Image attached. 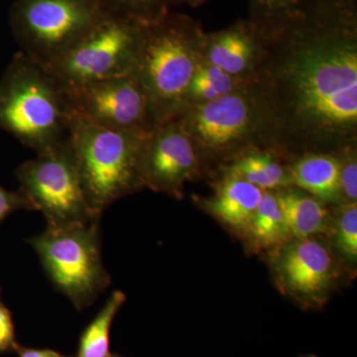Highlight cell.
<instances>
[{"label":"cell","mask_w":357,"mask_h":357,"mask_svg":"<svg viewBox=\"0 0 357 357\" xmlns=\"http://www.w3.org/2000/svg\"><path fill=\"white\" fill-rule=\"evenodd\" d=\"M262 31L251 84L276 151L290 158L357 144V0H305Z\"/></svg>","instance_id":"cell-1"},{"label":"cell","mask_w":357,"mask_h":357,"mask_svg":"<svg viewBox=\"0 0 357 357\" xmlns=\"http://www.w3.org/2000/svg\"><path fill=\"white\" fill-rule=\"evenodd\" d=\"M203 25L184 14L167 13L143 23L132 74L146 95L154 126L187 109L192 77L203 60Z\"/></svg>","instance_id":"cell-2"},{"label":"cell","mask_w":357,"mask_h":357,"mask_svg":"<svg viewBox=\"0 0 357 357\" xmlns=\"http://www.w3.org/2000/svg\"><path fill=\"white\" fill-rule=\"evenodd\" d=\"M70 126L65 89L45 66L16 54L0 79V128L40 153L65 142Z\"/></svg>","instance_id":"cell-3"},{"label":"cell","mask_w":357,"mask_h":357,"mask_svg":"<svg viewBox=\"0 0 357 357\" xmlns=\"http://www.w3.org/2000/svg\"><path fill=\"white\" fill-rule=\"evenodd\" d=\"M149 130H121L70 121L68 143L89 208L98 220L115 202L144 188L139 156Z\"/></svg>","instance_id":"cell-4"},{"label":"cell","mask_w":357,"mask_h":357,"mask_svg":"<svg viewBox=\"0 0 357 357\" xmlns=\"http://www.w3.org/2000/svg\"><path fill=\"white\" fill-rule=\"evenodd\" d=\"M176 119L194 143L202 165L208 160L229 163L252 149L277 152L251 83L218 100L192 105Z\"/></svg>","instance_id":"cell-5"},{"label":"cell","mask_w":357,"mask_h":357,"mask_svg":"<svg viewBox=\"0 0 357 357\" xmlns=\"http://www.w3.org/2000/svg\"><path fill=\"white\" fill-rule=\"evenodd\" d=\"M98 223L47 227L27 241L53 285L79 311L91 306L112 282L103 266Z\"/></svg>","instance_id":"cell-6"},{"label":"cell","mask_w":357,"mask_h":357,"mask_svg":"<svg viewBox=\"0 0 357 357\" xmlns=\"http://www.w3.org/2000/svg\"><path fill=\"white\" fill-rule=\"evenodd\" d=\"M107 13L100 0H18L14 34L20 52L46 66L79 43Z\"/></svg>","instance_id":"cell-7"},{"label":"cell","mask_w":357,"mask_h":357,"mask_svg":"<svg viewBox=\"0 0 357 357\" xmlns=\"http://www.w3.org/2000/svg\"><path fill=\"white\" fill-rule=\"evenodd\" d=\"M142 25L132 18L107 13L79 43L45 67L64 89L131 75Z\"/></svg>","instance_id":"cell-8"},{"label":"cell","mask_w":357,"mask_h":357,"mask_svg":"<svg viewBox=\"0 0 357 357\" xmlns=\"http://www.w3.org/2000/svg\"><path fill=\"white\" fill-rule=\"evenodd\" d=\"M20 192L46 218L47 227L100 222L89 208L68 138L16 170Z\"/></svg>","instance_id":"cell-9"},{"label":"cell","mask_w":357,"mask_h":357,"mask_svg":"<svg viewBox=\"0 0 357 357\" xmlns=\"http://www.w3.org/2000/svg\"><path fill=\"white\" fill-rule=\"evenodd\" d=\"M70 121L135 130L154 128L144 91L133 74L65 89Z\"/></svg>","instance_id":"cell-10"},{"label":"cell","mask_w":357,"mask_h":357,"mask_svg":"<svg viewBox=\"0 0 357 357\" xmlns=\"http://www.w3.org/2000/svg\"><path fill=\"white\" fill-rule=\"evenodd\" d=\"M201 166L194 143L177 119L148 131L139 156L144 187L181 198L185 183L198 175Z\"/></svg>","instance_id":"cell-11"},{"label":"cell","mask_w":357,"mask_h":357,"mask_svg":"<svg viewBox=\"0 0 357 357\" xmlns=\"http://www.w3.org/2000/svg\"><path fill=\"white\" fill-rule=\"evenodd\" d=\"M273 260L282 290L309 305H321L337 278L332 251L314 236L292 238L279 246Z\"/></svg>","instance_id":"cell-12"},{"label":"cell","mask_w":357,"mask_h":357,"mask_svg":"<svg viewBox=\"0 0 357 357\" xmlns=\"http://www.w3.org/2000/svg\"><path fill=\"white\" fill-rule=\"evenodd\" d=\"M263 48V31L248 18H241L218 31L206 32L203 59L231 76L251 79Z\"/></svg>","instance_id":"cell-13"},{"label":"cell","mask_w":357,"mask_h":357,"mask_svg":"<svg viewBox=\"0 0 357 357\" xmlns=\"http://www.w3.org/2000/svg\"><path fill=\"white\" fill-rule=\"evenodd\" d=\"M286 165L291 185L328 204H342L340 160L337 153H306L290 157Z\"/></svg>","instance_id":"cell-14"},{"label":"cell","mask_w":357,"mask_h":357,"mask_svg":"<svg viewBox=\"0 0 357 357\" xmlns=\"http://www.w3.org/2000/svg\"><path fill=\"white\" fill-rule=\"evenodd\" d=\"M262 194L260 188L225 174L206 206L220 222L236 229L248 230Z\"/></svg>","instance_id":"cell-15"},{"label":"cell","mask_w":357,"mask_h":357,"mask_svg":"<svg viewBox=\"0 0 357 357\" xmlns=\"http://www.w3.org/2000/svg\"><path fill=\"white\" fill-rule=\"evenodd\" d=\"M291 238L323 234L330 222L326 204L294 185L275 190Z\"/></svg>","instance_id":"cell-16"},{"label":"cell","mask_w":357,"mask_h":357,"mask_svg":"<svg viewBox=\"0 0 357 357\" xmlns=\"http://www.w3.org/2000/svg\"><path fill=\"white\" fill-rule=\"evenodd\" d=\"M280 154L269 149H252L236 157L225 167V174L260 188L275 191L291 185L286 165Z\"/></svg>","instance_id":"cell-17"},{"label":"cell","mask_w":357,"mask_h":357,"mask_svg":"<svg viewBox=\"0 0 357 357\" xmlns=\"http://www.w3.org/2000/svg\"><path fill=\"white\" fill-rule=\"evenodd\" d=\"M250 83L251 79L231 76L203 59L188 89L187 109L229 95Z\"/></svg>","instance_id":"cell-18"},{"label":"cell","mask_w":357,"mask_h":357,"mask_svg":"<svg viewBox=\"0 0 357 357\" xmlns=\"http://www.w3.org/2000/svg\"><path fill=\"white\" fill-rule=\"evenodd\" d=\"M248 231L259 248H279L292 239L275 191H263Z\"/></svg>","instance_id":"cell-19"},{"label":"cell","mask_w":357,"mask_h":357,"mask_svg":"<svg viewBox=\"0 0 357 357\" xmlns=\"http://www.w3.org/2000/svg\"><path fill=\"white\" fill-rule=\"evenodd\" d=\"M126 300V295L121 291H114L110 295L105 306L82 333L76 357H112L110 328Z\"/></svg>","instance_id":"cell-20"},{"label":"cell","mask_w":357,"mask_h":357,"mask_svg":"<svg viewBox=\"0 0 357 357\" xmlns=\"http://www.w3.org/2000/svg\"><path fill=\"white\" fill-rule=\"evenodd\" d=\"M109 13L119 14L141 23L163 17L177 0H100Z\"/></svg>","instance_id":"cell-21"},{"label":"cell","mask_w":357,"mask_h":357,"mask_svg":"<svg viewBox=\"0 0 357 357\" xmlns=\"http://www.w3.org/2000/svg\"><path fill=\"white\" fill-rule=\"evenodd\" d=\"M305 0H249L248 20L262 29L274 27L293 15Z\"/></svg>","instance_id":"cell-22"},{"label":"cell","mask_w":357,"mask_h":357,"mask_svg":"<svg viewBox=\"0 0 357 357\" xmlns=\"http://www.w3.org/2000/svg\"><path fill=\"white\" fill-rule=\"evenodd\" d=\"M335 223V244L340 255L356 262L357 258V203L342 204Z\"/></svg>","instance_id":"cell-23"},{"label":"cell","mask_w":357,"mask_h":357,"mask_svg":"<svg viewBox=\"0 0 357 357\" xmlns=\"http://www.w3.org/2000/svg\"><path fill=\"white\" fill-rule=\"evenodd\" d=\"M337 153L340 160V183L342 204L356 203L357 144L345 147Z\"/></svg>","instance_id":"cell-24"},{"label":"cell","mask_w":357,"mask_h":357,"mask_svg":"<svg viewBox=\"0 0 357 357\" xmlns=\"http://www.w3.org/2000/svg\"><path fill=\"white\" fill-rule=\"evenodd\" d=\"M20 210L34 211V208L22 192L8 191L0 187V223L13 211Z\"/></svg>","instance_id":"cell-25"},{"label":"cell","mask_w":357,"mask_h":357,"mask_svg":"<svg viewBox=\"0 0 357 357\" xmlns=\"http://www.w3.org/2000/svg\"><path fill=\"white\" fill-rule=\"evenodd\" d=\"M17 345L11 312L0 302V354L15 351Z\"/></svg>","instance_id":"cell-26"},{"label":"cell","mask_w":357,"mask_h":357,"mask_svg":"<svg viewBox=\"0 0 357 357\" xmlns=\"http://www.w3.org/2000/svg\"><path fill=\"white\" fill-rule=\"evenodd\" d=\"M15 351L17 352L18 357H69L52 349H29L20 344L16 347Z\"/></svg>","instance_id":"cell-27"},{"label":"cell","mask_w":357,"mask_h":357,"mask_svg":"<svg viewBox=\"0 0 357 357\" xmlns=\"http://www.w3.org/2000/svg\"><path fill=\"white\" fill-rule=\"evenodd\" d=\"M185 2L188 6L191 7H199L203 6L204 3H206L208 0H177V2Z\"/></svg>","instance_id":"cell-28"},{"label":"cell","mask_w":357,"mask_h":357,"mask_svg":"<svg viewBox=\"0 0 357 357\" xmlns=\"http://www.w3.org/2000/svg\"><path fill=\"white\" fill-rule=\"evenodd\" d=\"M112 357H123V356H116V354H112Z\"/></svg>","instance_id":"cell-29"},{"label":"cell","mask_w":357,"mask_h":357,"mask_svg":"<svg viewBox=\"0 0 357 357\" xmlns=\"http://www.w3.org/2000/svg\"><path fill=\"white\" fill-rule=\"evenodd\" d=\"M302 357H317V356H312V354H311V356H302Z\"/></svg>","instance_id":"cell-30"},{"label":"cell","mask_w":357,"mask_h":357,"mask_svg":"<svg viewBox=\"0 0 357 357\" xmlns=\"http://www.w3.org/2000/svg\"><path fill=\"white\" fill-rule=\"evenodd\" d=\"M0 294H1V290H0Z\"/></svg>","instance_id":"cell-31"}]
</instances>
